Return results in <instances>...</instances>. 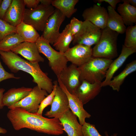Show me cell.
<instances>
[{"mask_svg": "<svg viewBox=\"0 0 136 136\" xmlns=\"http://www.w3.org/2000/svg\"><path fill=\"white\" fill-rule=\"evenodd\" d=\"M7 115L16 130L25 128L50 135H59L63 133L62 125L58 119L46 118L20 108L10 109Z\"/></svg>", "mask_w": 136, "mask_h": 136, "instance_id": "obj_1", "label": "cell"}, {"mask_svg": "<svg viewBox=\"0 0 136 136\" xmlns=\"http://www.w3.org/2000/svg\"><path fill=\"white\" fill-rule=\"evenodd\" d=\"M0 56L3 61L12 72L21 70L30 74L33 82L40 88L49 94L52 91L54 84L52 80L41 69L38 62L32 63L21 58L11 51H0Z\"/></svg>", "mask_w": 136, "mask_h": 136, "instance_id": "obj_2", "label": "cell"}, {"mask_svg": "<svg viewBox=\"0 0 136 136\" xmlns=\"http://www.w3.org/2000/svg\"><path fill=\"white\" fill-rule=\"evenodd\" d=\"M113 61L92 56L86 63L78 67L80 81L84 80L91 83H101Z\"/></svg>", "mask_w": 136, "mask_h": 136, "instance_id": "obj_3", "label": "cell"}, {"mask_svg": "<svg viewBox=\"0 0 136 136\" xmlns=\"http://www.w3.org/2000/svg\"><path fill=\"white\" fill-rule=\"evenodd\" d=\"M119 35L107 27L101 29L100 38L92 49V56L111 59L117 57Z\"/></svg>", "mask_w": 136, "mask_h": 136, "instance_id": "obj_4", "label": "cell"}, {"mask_svg": "<svg viewBox=\"0 0 136 136\" xmlns=\"http://www.w3.org/2000/svg\"><path fill=\"white\" fill-rule=\"evenodd\" d=\"M36 43L39 53L44 55L48 59L49 66L57 77L67 66L68 61L64 53L53 49L42 35Z\"/></svg>", "mask_w": 136, "mask_h": 136, "instance_id": "obj_5", "label": "cell"}, {"mask_svg": "<svg viewBox=\"0 0 136 136\" xmlns=\"http://www.w3.org/2000/svg\"><path fill=\"white\" fill-rule=\"evenodd\" d=\"M55 9L51 5L40 4L36 8L25 9L22 22L32 26L37 31H43L50 16Z\"/></svg>", "mask_w": 136, "mask_h": 136, "instance_id": "obj_6", "label": "cell"}, {"mask_svg": "<svg viewBox=\"0 0 136 136\" xmlns=\"http://www.w3.org/2000/svg\"><path fill=\"white\" fill-rule=\"evenodd\" d=\"M101 33V29L91 22L83 21L79 31L74 36L72 43L74 45L83 44L91 46L98 41Z\"/></svg>", "mask_w": 136, "mask_h": 136, "instance_id": "obj_7", "label": "cell"}, {"mask_svg": "<svg viewBox=\"0 0 136 136\" xmlns=\"http://www.w3.org/2000/svg\"><path fill=\"white\" fill-rule=\"evenodd\" d=\"M48 95L46 91L40 88L37 85L32 88L28 95L8 108L10 109L20 108L28 112L36 113L41 102Z\"/></svg>", "mask_w": 136, "mask_h": 136, "instance_id": "obj_8", "label": "cell"}, {"mask_svg": "<svg viewBox=\"0 0 136 136\" xmlns=\"http://www.w3.org/2000/svg\"><path fill=\"white\" fill-rule=\"evenodd\" d=\"M65 17L59 10L55 9L48 18L42 35L50 44H53L59 36L60 27Z\"/></svg>", "mask_w": 136, "mask_h": 136, "instance_id": "obj_9", "label": "cell"}, {"mask_svg": "<svg viewBox=\"0 0 136 136\" xmlns=\"http://www.w3.org/2000/svg\"><path fill=\"white\" fill-rule=\"evenodd\" d=\"M56 91L51 109L45 115L49 118L59 119L68 110L70 109L68 100L65 93L58 84H56Z\"/></svg>", "mask_w": 136, "mask_h": 136, "instance_id": "obj_10", "label": "cell"}, {"mask_svg": "<svg viewBox=\"0 0 136 136\" xmlns=\"http://www.w3.org/2000/svg\"><path fill=\"white\" fill-rule=\"evenodd\" d=\"M64 54L68 61L78 67L92 57V49L91 46L78 44L70 48Z\"/></svg>", "mask_w": 136, "mask_h": 136, "instance_id": "obj_11", "label": "cell"}, {"mask_svg": "<svg viewBox=\"0 0 136 136\" xmlns=\"http://www.w3.org/2000/svg\"><path fill=\"white\" fill-rule=\"evenodd\" d=\"M80 74L78 67L72 64L63 69L57 77L68 91L74 94L81 83Z\"/></svg>", "mask_w": 136, "mask_h": 136, "instance_id": "obj_12", "label": "cell"}, {"mask_svg": "<svg viewBox=\"0 0 136 136\" xmlns=\"http://www.w3.org/2000/svg\"><path fill=\"white\" fill-rule=\"evenodd\" d=\"M82 15L84 21H90L101 29L107 27L108 13L104 7L94 4L85 9Z\"/></svg>", "mask_w": 136, "mask_h": 136, "instance_id": "obj_13", "label": "cell"}, {"mask_svg": "<svg viewBox=\"0 0 136 136\" xmlns=\"http://www.w3.org/2000/svg\"><path fill=\"white\" fill-rule=\"evenodd\" d=\"M58 84L65 93L67 98L70 109L78 117L80 124L82 125L86 122V118H89L91 115L84 109L83 105L74 94L70 93L58 79Z\"/></svg>", "mask_w": 136, "mask_h": 136, "instance_id": "obj_14", "label": "cell"}, {"mask_svg": "<svg viewBox=\"0 0 136 136\" xmlns=\"http://www.w3.org/2000/svg\"><path fill=\"white\" fill-rule=\"evenodd\" d=\"M11 51L20 54L31 62H43L44 60L40 54L36 43L24 42L12 49Z\"/></svg>", "mask_w": 136, "mask_h": 136, "instance_id": "obj_15", "label": "cell"}, {"mask_svg": "<svg viewBox=\"0 0 136 136\" xmlns=\"http://www.w3.org/2000/svg\"><path fill=\"white\" fill-rule=\"evenodd\" d=\"M74 94L84 105L93 99L100 92L102 87L101 83H91L83 80Z\"/></svg>", "mask_w": 136, "mask_h": 136, "instance_id": "obj_16", "label": "cell"}, {"mask_svg": "<svg viewBox=\"0 0 136 136\" xmlns=\"http://www.w3.org/2000/svg\"><path fill=\"white\" fill-rule=\"evenodd\" d=\"M77 117L69 109L59 119L68 136H82V125L78 122Z\"/></svg>", "mask_w": 136, "mask_h": 136, "instance_id": "obj_17", "label": "cell"}, {"mask_svg": "<svg viewBox=\"0 0 136 136\" xmlns=\"http://www.w3.org/2000/svg\"><path fill=\"white\" fill-rule=\"evenodd\" d=\"M25 9L23 0H12L4 20L16 27L22 22Z\"/></svg>", "mask_w": 136, "mask_h": 136, "instance_id": "obj_18", "label": "cell"}, {"mask_svg": "<svg viewBox=\"0 0 136 136\" xmlns=\"http://www.w3.org/2000/svg\"><path fill=\"white\" fill-rule=\"evenodd\" d=\"M136 52V50L127 48L123 45L120 55L117 58L113 61L109 66L106 74L105 80L101 83L102 87L109 85L115 73L122 66L128 57Z\"/></svg>", "mask_w": 136, "mask_h": 136, "instance_id": "obj_19", "label": "cell"}, {"mask_svg": "<svg viewBox=\"0 0 136 136\" xmlns=\"http://www.w3.org/2000/svg\"><path fill=\"white\" fill-rule=\"evenodd\" d=\"M32 88L22 87L9 89L3 94L2 101L4 106L8 108L20 101L30 93Z\"/></svg>", "mask_w": 136, "mask_h": 136, "instance_id": "obj_20", "label": "cell"}, {"mask_svg": "<svg viewBox=\"0 0 136 136\" xmlns=\"http://www.w3.org/2000/svg\"><path fill=\"white\" fill-rule=\"evenodd\" d=\"M107 27L119 34L124 33L126 28L120 15L110 5L107 7Z\"/></svg>", "mask_w": 136, "mask_h": 136, "instance_id": "obj_21", "label": "cell"}, {"mask_svg": "<svg viewBox=\"0 0 136 136\" xmlns=\"http://www.w3.org/2000/svg\"><path fill=\"white\" fill-rule=\"evenodd\" d=\"M74 38V36L70 31L68 24L62 32L60 33L53 44V46L57 50L64 53L69 48L70 45Z\"/></svg>", "mask_w": 136, "mask_h": 136, "instance_id": "obj_22", "label": "cell"}, {"mask_svg": "<svg viewBox=\"0 0 136 136\" xmlns=\"http://www.w3.org/2000/svg\"><path fill=\"white\" fill-rule=\"evenodd\" d=\"M117 10L125 24L133 25L136 22V7L126 3L119 4Z\"/></svg>", "mask_w": 136, "mask_h": 136, "instance_id": "obj_23", "label": "cell"}, {"mask_svg": "<svg viewBox=\"0 0 136 136\" xmlns=\"http://www.w3.org/2000/svg\"><path fill=\"white\" fill-rule=\"evenodd\" d=\"M136 70V60H134L127 64L123 70L110 81L108 86L113 89L119 91L120 86L126 78Z\"/></svg>", "mask_w": 136, "mask_h": 136, "instance_id": "obj_24", "label": "cell"}, {"mask_svg": "<svg viewBox=\"0 0 136 136\" xmlns=\"http://www.w3.org/2000/svg\"><path fill=\"white\" fill-rule=\"evenodd\" d=\"M16 33L25 41L36 43L40 36L32 26L22 22L16 27Z\"/></svg>", "mask_w": 136, "mask_h": 136, "instance_id": "obj_25", "label": "cell"}, {"mask_svg": "<svg viewBox=\"0 0 136 136\" xmlns=\"http://www.w3.org/2000/svg\"><path fill=\"white\" fill-rule=\"evenodd\" d=\"M78 0H53L51 5L59 10L68 18H70L77 11L75 8Z\"/></svg>", "mask_w": 136, "mask_h": 136, "instance_id": "obj_26", "label": "cell"}, {"mask_svg": "<svg viewBox=\"0 0 136 136\" xmlns=\"http://www.w3.org/2000/svg\"><path fill=\"white\" fill-rule=\"evenodd\" d=\"M24 42V40L16 32L9 34L0 41V51L4 52L11 51L14 48Z\"/></svg>", "mask_w": 136, "mask_h": 136, "instance_id": "obj_27", "label": "cell"}, {"mask_svg": "<svg viewBox=\"0 0 136 136\" xmlns=\"http://www.w3.org/2000/svg\"><path fill=\"white\" fill-rule=\"evenodd\" d=\"M124 45L125 47L136 50V25L129 26L126 28Z\"/></svg>", "mask_w": 136, "mask_h": 136, "instance_id": "obj_28", "label": "cell"}, {"mask_svg": "<svg viewBox=\"0 0 136 136\" xmlns=\"http://www.w3.org/2000/svg\"><path fill=\"white\" fill-rule=\"evenodd\" d=\"M57 82V81H55L54 82V87L52 91L41 102L37 113L38 114L42 115L44 109L48 106L51 104L55 94L56 84Z\"/></svg>", "mask_w": 136, "mask_h": 136, "instance_id": "obj_29", "label": "cell"}, {"mask_svg": "<svg viewBox=\"0 0 136 136\" xmlns=\"http://www.w3.org/2000/svg\"><path fill=\"white\" fill-rule=\"evenodd\" d=\"M16 32V27L0 18V41L6 36Z\"/></svg>", "mask_w": 136, "mask_h": 136, "instance_id": "obj_30", "label": "cell"}, {"mask_svg": "<svg viewBox=\"0 0 136 136\" xmlns=\"http://www.w3.org/2000/svg\"><path fill=\"white\" fill-rule=\"evenodd\" d=\"M82 136H103L99 132L95 125L85 122L82 125Z\"/></svg>", "mask_w": 136, "mask_h": 136, "instance_id": "obj_31", "label": "cell"}, {"mask_svg": "<svg viewBox=\"0 0 136 136\" xmlns=\"http://www.w3.org/2000/svg\"><path fill=\"white\" fill-rule=\"evenodd\" d=\"M83 22V21L75 17H73L71 19L69 24L70 30L73 35L74 36L79 31Z\"/></svg>", "mask_w": 136, "mask_h": 136, "instance_id": "obj_32", "label": "cell"}, {"mask_svg": "<svg viewBox=\"0 0 136 136\" xmlns=\"http://www.w3.org/2000/svg\"><path fill=\"white\" fill-rule=\"evenodd\" d=\"M20 77L15 76L13 74L7 72L3 67L0 59V82L3 80L10 79H18Z\"/></svg>", "mask_w": 136, "mask_h": 136, "instance_id": "obj_33", "label": "cell"}, {"mask_svg": "<svg viewBox=\"0 0 136 136\" xmlns=\"http://www.w3.org/2000/svg\"><path fill=\"white\" fill-rule=\"evenodd\" d=\"M12 0H3L0 6V18L4 20L6 13L10 6Z\"/></svg>", "mask_w": 136, "mask_h": 136, "instance_id": "obj_34", "label": "cell"}, {"mask_svg": "<svg viewBox=\"0 0 136 136\" xmlns=\"http://www.w3.org/2000/svg\"><path fill=\"white\" fill-rule=\"evenodd\" d=\"M23 2L25 6L30 9L36 8L40 3L39 0H23Z\"/></svg>", "mask_w": 136, "mask_h": 136, "instance_id": "obj_35", "label": "cell"}, {"mask_svg": "<svg viewBox=\"0 0 136 136\" xmlns=\"http://www.w3.org/2000/svg\"><path fill=\"white\" fill-rule=\"evenodd\" d=\"M95 2H98L99 3H101L102 2H105L108 3L110 6L115 10L116 9L117 4L121 2L120 0H97L95 1Z\"/></svg>", "mask_w": 136, "mask_h": 136, "instance_id": "obj_36", "label": "cell"}, {"mask_svg": "<svg viewBox=\"0 0 136 136\" xmlns=\"http://www.w3.org/2000/svg\"><path fill=\"white\" fill-rule=\"evenodd\" d=\"M5 91V89L3 88H0V110L3 108L4 106L2 101L3 93Z\"/></svg>", "mask_w": 136, "mask_h": 136, "instance_id": "obj_37", "label": "cell"}, {"mask_svg": "<svg viewBox=\"0 0 136 136\" xmlns=\"http://www.w3.org/2000/svg\"><path fill=\"white\" fill-rule=\"evenodd\" d=\"M53 0H39L41 4L46 6L51 5Z\"/></svg>", "mask_w": 136, "mask_h": 136, "instance_id": "obj_38", "label": "cell"}, {"mask_svg": "<svg viewBox=\"0 0 136 136\" xmlns=\"http://www.w3.org/2000/svg\"><path fill=\"white\" fill-rule=\"evenodd\" d=\"M121 2L128 3L131 5L136 7V0H122Z\"/></svg>", "mask_w": 136, "mask_h": 136, "instance_id": "obj_39", "label": "cell"}, {"mask_svg": "<svg viewBox=\"0 0 136 136\" xmlns=\"http://www.w3.org/2000/svg\"><path fill=\"white\" fill-rule=\"evenodd\" d=\"M7 131L6 129L0 127V133L5 134Z\"/></svg>", "mask_w": 136, "mask_h": 136, "instance_id": "obj_40", "label": "cell"}, {"mask_svg": "<svg viewBox=\"0 0 136 136\" xmlns=\"http://www.w3.org/2000/svg\"><path fill=\"white\" fill-rule=\"evenodd\" d=\"M106 136H109L108 133L107 131H105V132ZM117 133H114L113 135H112L111 136H117Z\"/></svg>", "mask_w": 136, "mask_h": 136, "instance_id": "obj_41", "label": "cell"}, {"mask_svg": "<svg viewBox=\"0 0 136 136\" xmlns=\"http://www.w3.org/2000/svg\"><path fill=\"white\" fill-rule=\"evenodd\" d=\"M2 0H0V6L2 4Z\"/></svg>", "mask_w": 136, "mask_h": 136, "instance_id": "obj_42", "label": "cell"}]
</instances>
